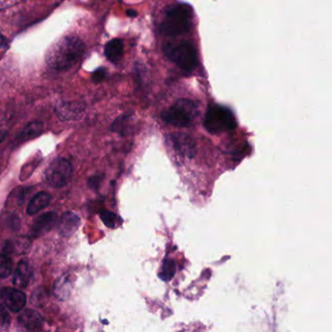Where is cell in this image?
<instances>
[{
	"instance_id": "obj_1",
	"label": "cell",
	"mask_w": 332,
	"mask_h": 332,
	"mask_svg": "<svg viewBox=\"0 0 332 332\" xmlns=\"http://www.w3.org/2000/svg\"><path fill=\"white\" fill-rule=\"evenodd\" d=\"M85 45L77 36H66L51 47L46 55L48 66L57 71H65L74 66L83 57Z\"/></svg>"
},
{
	"instance_id": "obj_2",
	"label": "cell",
	"mask_w": 332,
	"mask_h": 332,
	"mask_svg": "<svg viewBox=\"0 0 332 332\" xmlns=\"http://www.w3.org/2000/svg\"><path fill=\"white\" fill-rule=\"evenodd\" d=\"M192 24V8L187 4H177L166 12L162 32L171 37L189 32Z\"/></svg>"
},
{
	"instance_id": "obj_3",
	"label": "cell",
	"mask_w": 332,
	"mask_h": 332,
	"mask_svg": "<svg viewBox=\"0 0 332 332\" xmlns=\"http://www.w3.org/2000/svg\"><path fill=\"white\" fill-rule=\"evenodd\" d=\"M204 126L208 133L218 135L234 130L237 127V121L229 108L218 104H211L206 112Z\"/></svg>"
},
{
	"instance_id": "obj_4",
	"label": "cell",
	"mask_w": 332,
	"mask_h": 332,
	"mask_svg": "<svg viewBox=\"0 0 332 332\" xmlns=\"http://www.w3.org/2000/svg\"><path fill=\"white\" fill-rule=\"evenodd\" d=\"M198 113L197 104L186 98L178 99L162 114L163 120L173 126L183 128L190 126Z\"/></svg>"
},
{
	"instance_id": "obj_5",
	"label": "cell",
	"mask_w": 332,
	"mask_h": 332,
	"mask_svg": "<svg viewBox=\"0 0 332 332\" xmlns=\"http://www.w3.org/2000/svg\"><path fill=\"white\" fill-rule=\"evenodd\" d=\"M165 55L184 71H192L198 65V53L196 48L187 41L177 44L168 43L164 46Z\"/></svg>"
},
{
	"instance_id": "obj_6",
	"label": "cell",
	"mask_w": 332,
	"mask_h": 332,
	"mask_svg": "<svg viewBox=\"0 0 332 332\" xmlns=\"http://www.w3.org/2000/svg\"><path fill=\"white\" fill-rule=\"evenodd\" d=\"M72 176V166L66 159L54 160L46 171V180L54 188L66 185Z\"/></svg>"
},
{
	"instance_id": "obj_7",
	"label": "cell",
	"mask_w": 332,
	"mask_h": 332,
	"mask_svg": "<svg viewBox=\"0 0 332 332\" xmlns=\"http://www.w3.org/2000/svg\"><path fill=\"white\" fill-rule=\"evenodd\" d=\"M55 111L61 120H77L85 111V104L79 101H61L57 103Z\"/></svg>"
},
{
	"instance_id": "obj_8",
	"label": "cell",
	"mask_w": 332,
	"mask_h": 332,
	"mask_svg": "<svg viewBox=\"0 0 332 332\" xmlns=\"http://www.w3.org/2000/svg\"><path fill=\"white\" fill-rule=\"evenodd\" d=\"M1 301L7 309L18 313L25 308L27 304V296L19 289L5 287L1 290Z\"/></svg>"
},
{
	"instance_id": "obj_9",
	"label": "cell",
	"mask_w": 332,
	"mask_h": 332,
	"mask_svg": "<svg viewBox=\"0 0 332 332\" xmlns=\"http://www.w3.org/2000/svg\"><path fill=\"white\" fill-rule=\"evenodd\" d=\"M173 148L181 156L192 158L195 154V143L193 140L182 133H176L169 136Z\"/></svg>"
},
{
	"instance_id": "obj_10",
	"label": "cell",
	"mask_w": 332,
	"mask_h": 332,
	"mask_svg": "<svg viewBox=\"0 0 332 332\" xmlns=\"http://www.w3.org/2000/svg\"><path fill=\"white\" fill-rule=\"evenodd\" d=\"M75 276L72 273H65L61 276L54 284L53 292L56 298L60 301L67 300L74 288Z\"/></svg>"
},
{
	"instance_id": "obj_11",
	"label": "cell",
	"mask_w": 332,
	"mask_h": 332,
	"mask_svg": "<svg viewBox=\"0 0 332 332\" xmlns=\"http://www.w3.org/2000/svg\"><path fill=\"white\" fill-rule=\"evenodd\" d=\"M58 214L56 212L50 211L43 213L39 217H37L32 226V232L35 237L41 236L50 230L53 229L55 224L57 223Z\"/></svg>"
},
{
	"instance_id": "obj_12",
	"label": "cell",
	"mask_w": 332,
	"mask_h": 332,
	"mask_svg": "<svg viewBox=\"0 0 332 332\" xmlns=\"http://www.w3.org/2000/svg\"><path fill=\"white\" fill-rule=\"evenodd\" d=\"M80 217L72 212L66 211L63 214L59 222L60 235L65 238L72 236L80 226Z\"/></svg>"
},
{
	"instance_id": "obj_13",
	"label": "cell",
	"mask_w": 332,
	"mask_h": 332,
	"mask_svg": "<svg viewBox=\"0 0 332 332\" xmlns=\"http://www.w3.org/2000/svg\"><path fill=\"white\" fill-rule=\"evenodd\" d=\"M19 323L29 330H37L42 327L44 319L37 311L27 309L18 316Z\"/></svg>"
},
{
	"instance_id": "obj_14",
	"label": "cell",
	"mask_w": 332,
	"mask_h": 332,
	"mask_svg": "<svg viewBox=\"0 0 332 332\" xmlns=\"http://www.w3.org/2000/svg\"><path fill=\"white\" fill-rule=\"evenodd\" d=\"M33 277V271L26 260H21L17 267L13 278V285L18 287H27Z\"/></svg>"
},
{
	"instance_id": "obj_15",
	"label": "cell",
	"mask_w": 332,
	"mask_h": 332,
	"mask_svg": "<svg viewBox=\"0 0 332 332\" xmlns=\"http://www.w3.org/2000/svg\"><path fill=\"white\" fill-rule=\"evenodd\" d=\"M124 44L121 39L114 38L106 43L104 47V55L108 61L112 63H117L123 57Z\"/></svg>"
},
{
	"instance_id": "obj_16",
	"label": "cell",
	"mask_w": 332,
	"mask_h": 332,
	"mask_svg": "<svg viewBox=\"0 0 332 332\" xmlns=\"http://www.w3.org/2000/svg\"><path fill=\"white\" fill-rule=\"evenodd\" d=\"M51 201V196L50 194L46 193V192H40L38 194H36L30 202L28 207H27V211L30 215H34L37 212H39L40 210H42L43 208H45Z\"/></svg>"
},
{
	"instance_id": "obj_17",
	"label": "cell",
	"mask_w": 332,
	"mask_h": 332,
	"mask_svg": "<svg viewBox=\"0 0 332 332\" xmlns=\"http://www.w3.org/2000/svg\"><path fill=\"white\" fill-rule=\"evenodd\" d=\"M43 132V123L40 121H33L29 123L19 134L18 140L21 142H28L39 137Z\"/></svg>"
},
{
	"instance_id": "obj_18",
	"label": "cell",
	"mask_w": 332,
	"mask_h": 332,
	"mask_svg": "<svg viewBox=\"0 0 332 332\" xmlns=\"http://www.w3.org/2000/svg\"><path fill=\"white\" fill-rule=\"evenodd\" d=\"M133 119L132 113H127L119 116L112 124L111 131L115 132L117 134H120L121 136H126L131 131V122Z\"/></svg>"
},
{
	"instance_id": "obj_19",
	"label": "cell",
	"mask_w": 332,
	"mask_h": 332,
	"mask_svg": "<svg viewBox=\"0 0 332 332\" xmlns=\"http://www.w3.org/2000/svg\"><path fill=\"white\" fill-rule=\"evenodd\" d=\"M99 216L104 225L109 228H116L121 223V218L112 211L101 210L99 212Z\"/></svg>"
},
{
	"instance_id": "obj_20",
	"label": "cell",
	"mask_w": 332,
	"mask_h": 332,
	"mask_svg": "<svg viewBox=\"0 0 332 332\" xmlns=\"http://www.w3.org/2000/svg\"><path fill=\"white\" fill-rule=\"evenodd\" d=\"M175 274V263L172 259H165L162 265L161 272L159 273V277L161 280L165 282L171 281Z\"/></svg>"
},
{
	"instance_id": "obj_21",
	"label": "cell",
	"mask_w": 332,
	"mask_h": 332,
	"mask_svg": "<svg viewBox=\"0 0 332 332\" xmlns=\"http://www.w3.org/2000/svg\"><path fill=\"white\" fill-rule=\"evenodd\" d=\"M13 271V261L7 254H1L0 258V277L2 279L7 278Z\"/></svg>"
},
{
	"instance_id": "obj_22",
	"label": "cell",
	"mask_w": 332,
	"mask_h": 332,
	"mask_svg": "<svg viewBox=\"0 0 332 332\" xmlns=\"http://www.w3.org/2000/svg\"><path fill=\"white\" fill-rule=\"evenodd\" d=\"M32 303L36 307H42L48 300V292L43 287L36 288L31 297Z\"/></svg>"
},
{
	"instance_id": "obj_23",
	"label": "cell",
	"mask_w": 332,
	"mask_h": 332,
	"mask_svg": "<svg viewBox=\"0 0 332 332\" xmlns=\"http://www.w3.org/2000/svg\"><path fill=\"white\" fill-rule=\"evenodd\" d=\"M12 244H13V251L19 253H25L30 249V245H31L30 241L26 239H20L15 242L12 241Z\"/></svg>"
},
{
	"instance_id": "obj_24",
	"label": "cell",
	"mask_w": 332,
	"mask_h": 332,
	"mask_svg": "<svg viewBox=\"0 0 332 332\" xmlns=\"http://www.w3.org/2000/svg\"><path fill=\"white\" fill-rule=\"evenodd\" d=\"M106 76H107L106 69L104 67H99L93 72L92 79L95 83H100L101 81H103L105 79Z\"/></svg>"
},
{
	"instance_id": "obj_25",
	"label": "cell",
	"mask_w": 332,
	"mask_h": 332,
	"mask_svg": "<svg viewBox=\"0 0 332 332\" xmlns=\"http://www.w3.org/2000/svg\"><path fill=\"white\" fill-rule=\"evenodd\" d=\"M102 178H103V175H94L88 179V185L93 190H97L101 183Z\"/></svg>"
},
{
	"instance_id": "obj_26",
	"label": "cell",
	"mask_w": 332,
	"mask_h": 332,
	"mask_svg": "<svg viewBox=\"0 0 332 332\" xmlns=\"http://www.w3.org/2000/svg\"><path fill=\"white\" fill-rule=\"evenodd\" d=\"M0 316H1V327L2 329H4V327H8L10 324V316L8 314V312L5 309V306H1V314H0Z\"/></svg>"
},
{
	"instance_id": "obj_27",
	"label": "cell",
	"mask_w": 332,
	"mask_h": 332,
	"mask_svg": "<svg viewBox=\"0 0 332 332\" xmlns=\"http://www.w3.org/2000/svg\"><path fill=\"white\" fill-rule=\"evenodd\" d=\"M10 222H11L12 229L14 231H17L21 226V222H20V219L18 218V216H13L12 220H10Z\"/></svg>"
},
{
	"instance_id": "obj_28",
	"label": "cell",
	"mask_w": 332,
	"mask_h": 332,
	"mask_svg": "<svg viewBox=\"0 0 332 332\" xmlns=\"http://www.w3.org/2000/svg\"><path fill=\"white\" fill-rule=\"evenodd\" d=\"M126 14H127L128 17H131V18H135V17H137V15H138L137 11H135L134 9H128L127 12H126Z\"/></svg>"
}]
</instances>
